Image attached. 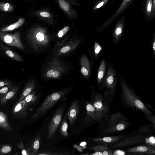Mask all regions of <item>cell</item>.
<instances>
[{"label": "cell", "mask_w": 155, "mask_h": 155, "mask_svg": "<svg viewBox=\"0 0 155 155\" xmlns=\"http://www.w3.org/2000/svg\"><path fill=\"white\" fill-rule=\"evenodd\" d=\"M13 87L12 84H10L4 86L0 89V98L4 96Z\"/></svg>", "instance_id": "obj_25"}, {"label": "cell", "mask_w": 155, "mask_h": 155, "mask_svg": "<svg viewBox=\"0 0 155 155\" xmlns=\"http://www.w3.org/2000/svg\"><path fill=\"white\" fill-rule=\"evenodd\" d=\"M64 111L63 107L61 106L56 111L52 116L48 127V140L51 139L54 136L61 121Z\"/></svg>", "instance_id": "obj_6"}, {"label": "cell", "mask_w": 155, "mask_h": 155, "mask_svg": "<svg viewBox=\"0 0 155 155\" xmlns=\"http://www.w3.org/2000/svg\"><path fill=\"white\" fill-rule=\"evenodd\" d=\"M0 10L4 12H10L14 10V7L10 3L1 2H0Z\"/></svg>", "instance_id": "obj_21"}, {"label": "cell", "mask_w": 155, "mask_h": 155, "mask_svg": "<svg viewBox=\"0 0 155 155\" xmlns=\"http://www.w3.org/2000/svg\"><path fill=\"white\" fill-rule=\"evenodd\" d=\"M59 75V73L58 71H54L52 76L54 78H56Z\"/></svg>", "instance_id": "obj_45"}, {"label": "cell", "mask_w": 155, "mask_h": 155, "mask_svg": "<svg viewBox=\"0 0 155 155\" xmlns=\"http://www.w3.org/2000/svg\"><path fill=\"white\" fill-rule=\"evenodd\" d=\"M19 89L18 87L14 86L4 96L0 98V105L5 104L7 101L15 96Z\"/></svg>", "instance_id": "obj_13"}, {"label": "cell", "mask_w": 155, "mask_h": 155, "mask_svg": "<svg viewBox=\"0 0 155 155\" xmlns=\"http://www.w3.org/2000/svg\"><path fill=\"white\" fill-rule=\"evenodd\" d=\"M131 0H124L116 13L112 16V17L109 19V20H108V21L107 22L109 23L113 21H114L117 16H119L126 8L127 5Z\"/></svg>", "instance_id": "obj_19"}, {"label": "cell", "mask_w": 155, "mask_h": 155, "mask_svg": "<svg viewBox=\"0 0 155 155\" xmlns=\"http://www.w3.org/2000/svg\"><path fill=\"white\" fill-rule=\"evenodd\" d=\"M0 49L12 59L18 61H23V59L19 55L0 42Z\"/></svg>", "instance_id": "obj_12"}, {"label": "cell", "mask_w": 155, "mask_h": 155, "mask_svg": "<svg viewBox=\"0 0 155 155\" xmlns=\"http://www.w3.org/2000/svg\"><path fill=\"white\" fill-rule=\"evenodd\" d=\"M30 104L26 102L24 99L18 102L12 110V114L16 117L24 118L26 117Z\"/></svg>", "instance_id": "obj_8"}, {"label": "cell", "mask_w": 155, "mask_h": 155, "mask_svg": "<svg viewBox=\"0 0 155 155\" xmlns=\"http://www.w3.org/2000/svg\"><path fill=\"white\" fill-rule=\"evenodd\" d=\"M130 124L127 119L121 113L118 112L111 115L109 126L104 130L103 132L107 134L120 131L127 128Z\"/></svg>", "instance_id": "obj_3"}, {"label": "cell", "mask_w": 155, "mask_h": 155, "mask_svg": "<svg viewBox=\"0 0 155 155\" xmlns=\"http://www.w3.org/2000/svg\"><path fill=\"white\" fill-rule=\"evenodd\" d=\"M107 102L101 94H97L92 97L91 103L95 109L96 120L101 121L109 112Z\"/></svg>", "instance_id": "obj_4"}, {"label": "cell", "mask_w": 155, "mask_h": 155, "mask_svg": "<svg viewBox=\"0 0 155 155\" xmlns=\"http://www.w3.org/2000/svg\"><path fill=\"white\" fill-rule=\"evenodd\" d=\"M73 147L79 152H82L83 151L82 148L77 144H74L73 145Z\"/></svg>", "instance_id": "obj_40"}, {"label": "cell", "mask_w": 155, "mask_h": 155, "mask_svg": "<svg viewBox=\"0 0 155 155\" xmlns=\"http://www.w3.org/2000/svg\"><path fill=\"white\" fill-rule=\"evenodd\" d=\"M59 4L61 8L65 11H68L69 8V4L64 0H60Z\"/></svg>", "instance_id": "obj_27"}, {"label": "cell", "mask_w": 155, "mask_h": 155, "mask_svg": "<svg viewBox=\"0 0 155 155\" xmlns=\"http://www.w3.org/2000/svg\"><path fill=\"white\" fill-rule=\"evenodd\" d=\"M104 2H100L99 4L95 8H100L104 4Z\"/></svg>", "instance_id": "obj_49"}, {"label": "cell", "mask_w": 155, "mask_h": 155, "mask_svg": "<svg viewBox=\"0 0 155 155\" xmlns=\"http://www.w3.org/2000/svg\"><path fill=\"white\" fill-rule=\"evenodd\" d=\"M12 82L7 79L0 80V87H3L6 85L12 84Z\"/></svg>", "instance_id": "obj_30"}, {"label": "cell", "mask_w": 155, "mask_h": 155, "mask_svg": "<svg viewBox=\"0 0 155 155\" xmlns=\"http://www.w3.org/2000/svg\"><path fill=\"white\" fill-rule=\"evenodd\" d=\"M145 143H146L145 136L142 135H136L126 137L110 146L113 148L118 149Z\"/></svg>", "instance_id": "obj_7"}, {"label": "cell", "mask_w": 155, "mask_h": 155, "mask_svg": "<svg viewBox=\"0 0 155 155\" xmlns=\"http://www.w3.org/2000/svg\"><path fill=\"white\" fill-rule=\"evenodd\" d=\"M153 48L154 50H155V42H154L153 45Z\"/></svg>", "instance_id": "obj_51"}, {"label": "cell", "mask_w": 155, "mask_h": 155, "mask_svg": "<svg viewBox=\"0 0 155 155\" xmlns=\"http://www.w3.org/2000/svg\"><path fill=\"white\" fill-rule=\"evenodd\" d=\"M152 0H148L146 6V9L147 13L148 14L150 13L152 8Z\"/></svg>", "instance_id": "obj_29"}, {"label": "cell", "mask_w": 155, "mask_h": 155, "mask_svg": "<svg viewBox=\"0 0 155 155\" xmlns=\"http://www.w3.org/2000/svg\"><path fill=\"white\" fill-rule=\"evenodd\" d=\"M54 71L52 69L49 70L47 73V76L48 77H52Z\"/></svg>", "instance_id": "obj_42"}, {"label": "cell", "mask_w": 155, "mask_h": 155, "mask_svg": "<svg viewBox=\"0 0 155 155\" xmlns=\"http://www.w3.org/2000/svg\"><path fill=\"white\" fill-rule=\"evenodd\" d=\"M91 149L95 151L102 152L109 149L107 146L99 145L91 148Z\"/></svg>", "instance_id": "obj_26"}, {"label": "cell", "mask_w": 155, "mask_h": 155, "mask_svg": "<svg viewBox=\"0 0 155 155\" xmlns=\"http://www.w3.org/2000/svg\"><path fill=\"white\" fill-rule=\"evenodd\" d=\"M91 155H103V153L102 152L95 151V152L93 153L89 154Z\"/></svg>", "instance_id": "obj_47"}, {"label": "cell", "mask_w": 155, "mask_h": 155, "mask_svg": "<svg viewBox=\"0 0 155 155\" xmlns=\"http://www.w3.org/2000/svg\"><path fill=\"white\" fill-rule=\"evenodd\" d=\"M12 150V147L8 145H2L0 148V154H5L10 153Z\"/></svg>", "instance_id": "obj_24"}, {"label": "cell", "mask_w": 155, "mask_h": 155, "mask_svg": "<svg viewBox=\"0 0 155 155\" xmlns=\"http://www.w3.org/2000/svg\"><path fill=\"white\" fill-rule=\"evenodd\" d=\"M34 88V85L32 82L28 83L22 92L18 102L24 99L27 96L31 93Z\"/></svg>", "instance_id": "obj_17"}, {"label": "cell", "mask_w": 155, "mask_h": 155, "mask_svg": "<svg viewBox=\"0 0 155 155\" xmlns=\"http://www.w3.org/2000/svg\"><path fill=\"white\" fill-rule=\"evenodd\" d=\"M79 111V106L76 101L73 102L69 108L65 117H68L71 125H73L77 119Z\"/></svg>", "instance_id": "obj_11"}, {"label": "cell", "mask_w": 155, "mask_h": 155, "mask_svg": "<svg viewBox=\"0 0 155 155\" xmlns=\"http://www.w3.org/2000/svg\"><path fill=\"white\" fill-rule=\"evenodd\" d=\"M0 39L8 45L15 47L21 50L25 49L19 31L11 34L0 31Z\"/></svg>", "instance_id": "obj_5"}, {"label": "cell", "mask_w": 155, "mask_h": 155, "mask_svg": "<svg viewBox=\"0 0 155 155\" xmlns=\"http://www.w3.org/2000/svg\"><path fill=\"white\" fill-rule=\"evenodd\" d=\"M25 22V19L23 18H19L18 21L0 29V31L3 32L12 31L21 26Z\"/></svg>", "instance_id": "obj_15"}, {"label": "cell", "mask_w": 155, "mask_h": 155, "mask_svg": "<svg viewBox=\"0 0 155 155\" xmlns=\"http://www.w3.org/2000/svg\"><path fill=\"white\" fill-rule=\"evenodd\" d=\"M122 30L120 28L118 27L117 28L115 31V33L116 35H118L121 33Z\"/></svg>", "instance_id": "obj_44"}, {"label": "cell", "mask_w": 155, "mask_h": 155, "mask_svg": "<svg viewBox=\"0 0 155 155\" xmlns=\"http://www.w3.org/2000/svg\"><path fill=\"white\" fill-rule=\"evenodd\" d=\"M103 155H111L112 154V151L110 149L104 150L102 152Z\"/></svg>", "instance_id": "obj_37"}, {"label": "cell", "mask_w": 155, "mask_h": 155, "mask_svg": "<svg viewBox=\"0 0 155 155\" xmlns=\"http://www.w3.org/2000/svg\"><path fill=\"white\" fill-rule=\"evenodd\" d=\"M146 143L148 142L151 146H153L154 147L155 139L153 137H151L148 139H146Z\"/></svg>", "instance_id": "obj_34"}, {"label": "cell", "mask_w": 155, "mask_h": 155, "mask_svg": "<svg viewBox=\"0 0 155 155\" xmlns=\"http://www.w3.org/2000/svg\"><path fill=\"white\" fill-rule=\"evenodd\" d=\"M138 131L141 132L148 133L150 130L148 128L146 127H142L139 128Z\"/></svg>", "instance_id": "obj_36"}, {"label": "cell", "mask_w": 155, "mask_h": 155, "mask_svg": "<svg viewBox=\"0 0 155 155\" xmlns=\"http://www.w3.org/2000/svg\"><path fill=\"white\" fill-rule=\"evenodd\" d=\"M126 154V153L121 150H115L113 152L112 155H124Z\"/></svg>", "instance_id": "obj_35"}, {"label": "cell", "mask_w": 155, "mask_h": 155, "mask_svg": "<svg viewBox=\"0 0 155 155\" xmlns=\"http://www.w3.org/2000/svg\"><path fill=\"white\" fill-rule=\"evenodd\" d=\"M70 28L69 26H66L62 30L59 31L58 35L59 37H61L69 30Z\"/></svg>", "instance_id": "obj_31"}, {"label": "cell", "mask_w": 155, "mask_h": 155, "mask_svg": "<svg viewBox=\"0 0 155 155\" xmlns=\"http://www.w3.org/2000/svg\"><path fill=\"white\" fill-rule=\"evenodd\" d=\"M122 102L125 107L128 108L139 110L144 114L150 115L152 113L143 101L133 92L126 88L123 89Z\"/></svg>", "instance_id": "obj_2"}, {"label": "cell", "mask_w": 155, "mask_h": 155, "mask_svg": "<svg viewBox=\"0 0 155 155\" xmlns=\"http://www.w3.org/2000/svg\"><path fill=\"white\" fill-rule=\"evenodd\" d=\"M101 49V48L99 46H98L96 48L95 50V52L96 54H98L100 51Z\"/></svg>", "instance_id": "obj_48"}, {"label": "cell", "mask_w": 155, "mask_h": 155, "mask_svg": "<svg viewBox=\"0 0 155 155\" xmlns=\"http://www.w3.org/2000/svg\"><path fill=\"white\" fill-rule=\"evenodd\" d=\"M126 137L123 135H117L94 138L93 140L98 145H110Z\"/></svg>", "instance_id": "obj_10"}, {"label": "cell", "mask_w": 155, "mask_h": 155, "mask_svg": "<svg viewBox=\"0 0 155 155\" xmlns=\"http://www.w3.org/2000/svg\"><path fill=\"white\" fill-rule=\"evenodd\" d=\"M70 154L67 152H56L51 150H44L39 153L38 155H70Z\"/></svg>", "instance_id": "obj_22"}, {"label": "cell", "mask_w": 155, "mask_h": 155, "mask_svg": "<svg viewBox=\"0 0 155 155\" xmlns=\"http://www.w3.org/2000/svg\"><path fill=\"white\" fill-rule=\"evenodd\" d=\"M37 97L35 95L34 92L30 93L24 99L27 103L32 104L35 102L37 99Z\"/></svg>", "instance_id": "obj_23"}, {"label": "cell", "mask_w": 155, "mask_h": 155, "mask_svg": "<svg viewBox=\"0 0 155 155\" xmlns=\"http://www.w3.org/2000/svg\"><path fill=\"white\" fill-rule=\"evenodd\" d=\"M143 115L146 117L153 124L154 128L155 127V116L153 115L143 114Z\"/></svg>", "instance_id": "obj_28"}, {"label": "cell", "mask_w": 155, "mask_h": 155, "mask_svg": "<svg viewBox=\"0 0 155 155\" xmlns=\"http://www.w3.org/2000/svg\"><path fill=\"white\" fill-rule=\"evenodd\" d=\"M68 124L66 120L64 119L61 123L60 127V132L63 137H67L68 135Z\"/></svg>", "instance_id": "obj_20"}, {"label": "cell", "mask_w": 155, "mask_h": 155, "mask_svg": "<svg viewBox=\"0 0 155 155\" xmlns=\"http://www.w3.org/2000/svg\"><path fill=\"white\" fill-rule=\"evenodd\" d=\"M21 147L19 146H18V147H19L21 150V154L23 155H28V153L26 150H28L30 153L31 150H25L23 146V145L22 143H21V144L20 145Z\"/></svg>", "instance_id": "obj_32"}, {"label": "cell", "mask_w": 155, "mask_h": 155, "mask_svg": "<svg viewBox=\"0 0 155 155\" xmlns=\"http://www.w3.org/2000/svg\"><path fill=\"white\" fill-rule=\"evenodd\" d=\"M40 15L41 16L44 17H48L50 15L49 14L48 12H41L40 13Z\"/></svg>", "instance_id": "obj_41"}, {"label": "cell", "mask_w": 155, "mask_h": 155, "mask_svg": "<svg viewBox=\"0 0 155 155\" xmlns=\"http://www.w3.org/2000/svg\"><path fill=\"white\" fill-rule=\"evenodd\" d=\"M114 79L111 76L109 77L107 79V81L109 84H111L113 82Z\"/></svg>", "instance_id": "obj_43"}, {"label": "cell", "mask_w": 155, "mask_h": 155, "mask_svg": "<svg viewBox=\"0 0 155 155\" xmlns=\"http://www.w3.org/2000/svg\"><path fill=\"white\" fill-rule=\"evenodd\" d=\"M67 90L55 92L48 95L32 116L31 120L36 119L49 111L56 104L64 99Z\"/></svg>", "instance_id": "obj_1"}, {"label": "cell", "mask_w": 155, "mask_h": 155, "mask_svg": "<svg viewBox=\"0 0 155 155\" xmlns=\"http://www.w3.org/2000/svg\"><path fill=\"white\" fill-rule=\"evenodd\" d=\"M86 107L88 116L92 120H96V110L94 106L91 103L87 101L86 102Z\"/></svg>", "instance_id": "obj_18"}, {"label": "cell", "mask_w": 155, "mask_h": 155, "mask_svg": "<svg viewBox=\"0 0 155 155\" xmlns=\"http://www.w3.org/2000/svg\"><path fill=\"white\" fill-rule=\"evenodd\" d=\"M81 73L85 75H87L88 74V70L84 67H83L81 68Z\"/></svg>", "instance_id": "obj_39"}, {"label": "cell", "mask_w": 155, "mask_h": 155, "mask_svg": "<svg viewBox=\"0 0 155 155\" xmlns=\"http://www.w3.org/2000/svg\"><path fill=\"white\" fill-rule=\"evenodd\" d=\"M70 49V47L68 46H66L62 48L61 50V52L65 53L68 51Z\"/></svg>", "instance_id": "obj_38"}, {"label": "cell", "mask_w": 155, "mask_h": 155, "mask_svg": "<svg viewBox=\"0 0 155 155\" xmlns=\"http://www.w3.org/2000/svg\"><path fill=\"white\" fill-rule=\"evenodd\" d=\"M41 139V135L40 134L37 135L34 139L31 148V155H37L38 153L40 147Z\"/></svg>", "instance_id": "obj_16"}, {"label": "cell", "mask_w": 155, "mask_h": 155, "mask_svg": "<svg viewBox=\"0 0 155 155\" xmlns=\"http://www.w3.org/2000/svg\"><path fill=\"white\" fill-rule=\"evenodd\" d=\"M144 104L145 105H146V106L149 108H150L152 110H153L154 111H155V110L152 107L150 106L149 104H147L146 103L144 102Z\"/></svg>", "instance_id": "obj_50"}, {"label": "cell", "mask_w": 155, "mask_h": 155, "mask_svg": "<svg viewBox=\"0 0 155 155\" xmlns=\"http://www.w3.org/2000/svg\"><path fill=\"white\" fill-rule=\"evenodd\" d=\"M129 153L134 154L154 155L155 151L151 146L147 145L138 146L131 148L126 150Z\"/></svg>", "instance_id": "obj_9"}, {"label": "cell", "mask_w": 155, "mask_h": 155, "mask_svg": "<svg viewBox=\"0 0 155 155\" xmlns=\"http://www.w3.org/2000/svg\"><path fill=\"white\" fill-rule=\"evenodd\" d=\"M0 127L5 131H11L12 128L9 124L7 115L0 111Z\"/></svg>", "instance_id": "obj_14"}, {"label": "cell", "mask_w": 155, "mask_h": 155, "mask_svg": "<svg viewBox=\"0 0 155 155\" xmlns=\"http://www.w3.org/2000/svg\"><path fill=\"white\" fill-rule=\"evenodd\" d=\"M36 37L37 40L39 41H42L44 38V34L40 32H38L37 34Z\"/></svg>", "instance_id": "obj_33"}, {"label": "cell", "mask_w": 155, "mask_h": 155, "mask_svg": "<svg viewBox=\"0 0 155 155\" xmlns=\"http://www.w3.org/2000/svg\"><path fill=\"white\" fill-rule=\"evenodd\" d=\"M104 75V73L103 71H100L98 72V77L99 79H101Z\"/></svg>", "instance_id": "obj_46"}]
</instances>
